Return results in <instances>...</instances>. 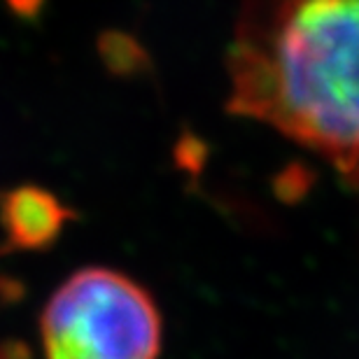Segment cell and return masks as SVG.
<instances>
[{"mask_svg": "<svg viewBox=\"0 0 359 359\" xmlns=\"http://www.w3.org/2000/svg\"><path fill=\"white\" fill-rule=\"evenodd\" d=\"M226 70L229 112L359 184V0H243Z\"/></svg>", "mask_w": 359, "mask_h": 359, "instance_id": "cell-1", "label": "cell"}, {"mask_svg": "<svg viewBox=\"0 0 359 359\" xmlns=\"http://www.w3.org/2000/svg\"><path fill=\"white\" fill-rule=\"evenodd\" d=\"M47 359H159L163 320L154 297L126 273H73L42 308Z\"/></svg>", "mask_w": 359, "mask_h": 359, "instance_id": "cell-2", "label": "cell"}, {"mask_svg": "<svg viewBox=\"0 0 359 359\" xmlns=\"http://www.w3.org/2000/svg\"><path fill=\"white\" fill-rule=\"evenodd\" d=\"M73 219L77 212L45 187L14 184L0 189V255L45 252L56 245Z\"/></svg>", "mask_w": 359, "mask_h": 359, "instance_id": "cell-3", "label": "cell"}, {"mask_svg": "<svg viewBox=\"0 0 359 359\" xmlns=\"http://www.w3.org/2000/svg\"><path fill=\"white\" fill-rule=\"evenodd\" d=\"M98 56L114 77H135L149 73V54L133 35L124 31H105L96 42Z\"/></svg>", "mask_w": 359, "mask_h": 359, "instance_id": "cell-4", "label": "cell"}, {"mask_svg": "<svg viewBox=\"0 0 359 359\" xmlns=\"http://www.w3.org/2000/svg\"><path fill=\"white\" fill-rule=\"evenodd\" d=\"M0 359H35V353L31 343L17 336H7V339H0Z\"/></svg>", "mask_w": 359, "mask_h": 359, "instance_id": "cell-5", "label": "cell"}, {"mask_svg": "<svg viewBox=\"0 0 359 359\" xmlns=\"http://www.w3.org/2000/svg\"><path fill=\"white\" fill-rule=\"evenodd\" d=\"M47 0H5V5L10 7L14 17L26 19V21H35L40 17L42 7H45Z\"/></svg>", "mask_w": 359, "mask_h": 359, "instance_id": "cell-6", "label": "cell"}, {"mask_svg": "<svg viewBox=\"0 0 359 359\" xmlns=\"http://www.w3.org/2000/svg\"><path fill=\"white\" fill-rule=\"evenodd\" d=\"M24 292L17 278H0V304H19Z\"/></svg>", "mask_w": 359, "mask_h": 359, "instance_id": "cell-7", "label": "cell"}]
</instances>
